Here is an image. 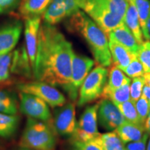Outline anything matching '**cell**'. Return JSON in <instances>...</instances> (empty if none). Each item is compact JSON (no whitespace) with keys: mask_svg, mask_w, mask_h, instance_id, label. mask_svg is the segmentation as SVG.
<instances>
[{"mask_svg":"<svg viewBox=\"0 0 150 150\" xmlns=\"http://www.w3.org/2000/svg\"><path fill=\"white\" fill-rule=\"evenodd\" d=\"M56 131L48 122L28 117L20 147L31 150H55Z\"/></svg>","mask_w":150,"mask_h":150,"instance_id":"obj_3","label":"cell"},{"mask_svg":"<svg viewBox=\"0 0 150 150\" xmlns=\"http://www.w3.org/2000/svg\"><path fill=\"white\" fill-rule=\"evenodd\" d=\"M142 77L144 79L145 86L150 87V72L144 73V74L142 75Z\"/></svg>","mask_w":150,"mask_h":150,"instance_id":"obj_37","label":"cell"},{"mask_svg":"<svg viewBox=\"0 0 150 150\" xmlns=\"http://www.w3.org/2000/svg\"><path fill=\"white\" fill-rule=\"evenodd\" d=\"M73 54L72 43L54 25L41 24L35 79L65 90L70 82Z\"/></svg>","mask_w":150,"mask_h":150,"instance_id":"obj_1","label":"cell"},{"mask_svg":"<svg viewBox=\"0 0 150 150\" xmlns=\"http://www.w3.org/2000/svg\"><path fill=\"white\" fill-rule=\"evenodd\" d=\"M137 57L143 66L145 72H150V41L146 40L139 45Z\"/></svg>","mask_w":150,"mask_h":150,"instance_id":"obj_30","label":"cell"},{"mask_svg":"<svg viewBox=\"0 0 150 150\" xmlns=\"http://www.w3.org/2000/svg\"><path fill=\"white\" fill-rule=\"evenodd\" d=\"M130 78L142 76L145 73L143 66L138 60V57L134 58L127 67L122 70Z\"/></svg>","mask_w":150,"mask_h":150,"instance_id":"obj_32","label":"cell"},{"mask_svg":"<svg viewBox=\"0 0 150 150\" xmlns=\"http://www.w3.org/2000/svg\"><path fill=\"white\" fill-rule=\"evenodd\" d=\"M108 76V69L100 65L89 72L79 91L78 106H83L101 97L107 83Z\"/></svg>","mask_w":150,"mask_h":150,"instance_id":"obj_5","label":"cell"},{"mask_svg":"<svg viewBox=\"0 0 150 150\" xmlns=\"http://www.w3.org/2000/svg\"><path fill=\"white\" fill-rule=\"evenodd\" d=\"M116 106L120 110V112L126 119V120L133 123L142 124L141 122H140L138 112L136 110L135 104L131 99L127 101V102L120 103V104L116 105Z\"/></svg>","mask_w":150,"mask_h":150,"instance_id":"obj_27","label":"cell"},{"mask_svg":"<svg viewBox=\"0 0 150 150\" xmlns=\"http://www.w3.org/2000/svg\"><path fill=\"white\" fill-rule=\"evenodd\" d=\"M147 29L148 35H149V40H150V14H149V18H148V20H147Z\"/></svg>","mask_w":150,"mask_h":150,"instance_id":"obj_39","label":"cell"},{"mask_svg":"<svg viewBox=\"0 0 150 150\" xmlns=\"http://www.w3.org/2000/svg\"><path fill=\"white\" fill-rule=\"evenodd\" d=\"M79 7L108 35L124 22V19L112 13L100 0H79Z\"/></svg>","mask_w":150,"mask_h":150,"instance_id":"obj_4","label":"cell"},{"mask_svg":"<svg viewBox=\"0 0 150 150\" xmlns=\"http://www.w3.org/2000/svg\"><path fill=\"white\" fill-rule=\"evenodd\" d=\"M80 10L79 0H52L43 14L45 23L55 25Z\"/></svg>","mask_w":150,"mask_h":150,"instance_id":"obj_10","label":"cell"},{"mask_svg":"<svg viewBox=\"0 0 150 150\" xmlns=\"http://www.w3.org/2000/svg\"><path fill=\"white\" fill-rule=\"evenodd\" d=\"M20 117L17 115L0 112V137L11 138L18 130Z\"/></svg>","mask_w":150,"mask_h":150,"instance_id":"obj_20","label":"cell"},{"mask_svg":"<svg viewBox=\"0 0 150 150\" xmlns=\"http://www.w3.org/2000/svg\"><path fill=\"white\" fill-rule=\"evenodd\" d=\"M99 104L88 106L76 123V128L72 136L75 141H88L98 136L97 112Z\"/></svg>","mask_w":150,"mask_h":150,"instance_id":"obj_8","label":"cell"},{"mask_svg":"<svg viewBox=\"0 0 150 150\" xmlns=\"http://www.w3.org/2000/svg\"><path fill=\"white\" fill-rule=\"evenodd\" d=\"M114 131L118 135L124 143L127 144L141 139L145 129V126L142 124L133 123L126 120Z\"/></svg>","mask_w":150,"mask_h":150,"instance_id":"obj_17","label":"cell"},{"mask_svg":"<svg viewBox=\"0 0 150 150\" xmlns=\"http://www.w3.org/2000/svg\"><path fill=\"white\" fill-rule=\"evenodd\" d=\"M135 6L139 16L140 26L144 38L149 40L148 35L147 23L150 14V1L149 0H128Z\"/></svg>","mask_w":150,"mask_h":150,"instance_id":"obj_23","label":"cell"},{"mask_svg":"<svg viewBox=\"0 0 150 150\" xmlns=\"http://www.w3.org/2000/svg\"><path fill=\"white\" fill-rule=\"evenodd\" d=\"M53 121L56 134L63 136H72L77 123L74 104L70 102L59 107L54 113Z\"/></svg>","mask_w":150,"mask_h":150,"instance_id":"obj_12","label":"cell"},{"mask_svg":"<svg viewBox=\"0 0 150 150\" xmlns=\"http://www.w3.org/2000/svg\"><path fill=\"white\" fill-rule=\"evenodd\" d=\"M108 38H111L117 41L127 50H129L131 53L137 56L139 44L137 42L136 38L133 34L131 30L127 27L125 22L120 24L117 28L112 30L111 32L108 34Z\"/></svg>","mask_w":150,"mask_h":150,"instance_id":"obj_15","label":"cell"},{"mask_svg":"<svg viewBox=\"0 0 150 150\" xmlns=\"http://www.w3.org/2000/svg\"><path fill=\"white\" fill-rule=\"evenodd\" d=\"M101 97L111 101L115 105L130 100V83H127L116 89L104 87Z\"/></svg>","mask_w":150,"mask_h":150,"instance_id":"obj_22","label":"cell"},{"mask_svg":"<svg viewBox=\"0 0 150 150\" xmlns=\"http://www.w3.org/2000/svg\"><path fill=\"white\" fill-rule=\"evenodd\" d=\"M146 150H150V138L149 140H148L147 144V148H146Z\"/></svg>","mask_w":150,"mask_h":150,"instance_id":"obj_40","label":"cell"},{"mask_svg":"<svg viewBox=\"0 0 150 150\" xmlns=\"http://www.w3.org/2000/svg\"><path fill=\"white\" fill-rule=\"evenodd\" d=\"M19 105L14 95L7 91H0V112L16 115Z\"/></svg>","mask_w":150,"mask_h":150,"instance_id":"obj_25","label":"cell"},{"mask_svg":"<svg viewBox=\"0 0 150 150\" xmlns=\"http://www.w3.org/2000/svg\"><path fill=\"white\" fill-rule=\"evenodd\" d=\"M71 150H105L101 134L88 141L72 140Z\"/></svg>","mask_w":150,"mask_h":150,"instance_id":"obj_28","label":"cell"},{"mask_svg":"<svg viewBox=\"0 0 150 150\" xmlns=\"http://www.w3.org/2000/svg\"><path fill=\"white\" fill-rule=\"evenodd\" d=\"M137 112L139 115L140 122L142 125H145L150 108V102L145 95L142 93L141 97L134 103Z\"/></svg>","mask_w":150,"mask_h":150,"instance_id":"obj_31","label":"cell"},{"mask_svg":"<svg viewBox=\"0 0 150 150\" xmlns=\"http://www.w3.org/2000/svg\"><path fill=\"white\" fill-rule=\"evenodd\" d=\"M18 88L22 93L31 94L39 97L53 108L60 107L66 104L64 95L55 86L46 82L37 81L21 83L18 86Z\"/></svg>","mask_w":150,"mask_h":150,"instance_id":"obj_6","label":"cell"},{"mask_svg":"<svg viewBox=\"0 0 150 150\" xmlns=\"http://www.w3.org/2000/svg\"><path fill=\"white\" fill-rule=\"evenodd\" d=\"M21 0H0V14L8 13L20 5Z\"/></svg>","mask_w":150,"mask_h":150,"instance_id":"obj_35","label":"cell"},{"mask_svg":"<svg viewBox=\"0 0 150 150\" xmlns=\"http://www.w3.org/2000/svg\"><path fill=\"white\" fill-rule=\"evenodd\" d=\"M148 137H149V134L145 133L142 136L141 139L135 142H129L125 146L126 150H146Z\"/></svg>","mask_w":150,"mask_h":150,"instance_id":"obj_34","label":"cell"},{"mask_svg":"<svg viewBox=\"0 0 150 150\" xmlns=\"http://www.w3.org/2000/svg\"><path fill=\"white\" fill-rule=\"evenodd\" d=\"M100 1L112 13L124 19L128 6L127 0H100Z\"/></svg>","mask_w":150,"mask_h":150,"instance_id":"obj_29","label":"cell"},{"mask_svg":"<svg viewBox=\"0 0 150 150\" xmlns=\"http://www.w3.org/2000/svg\"><path fill=\"white\" fill-rule=\"evenodd\" d=\"M97 120L101 126L108 131L115 130L126 121L117 106L111 101L105 99L99 103Z\"/></svg>","mask_w":150,"mask_h":150,"instance_id":"obj_13","label":"cell"},{"mask_svg":"<svg viewBox=\"0 0 150 150\" xmlns=\"http://www.w3.org/2000/svg\"><path fill=\"white\" fill-rule=\"evenodd\" d=\"M19 56V52H10L0 54V82L8 80L11 73L16 65Z\"/></svg>","mask_w":150,"mask_h":150,"instance_id":"obj_21","label":"cell"},{"mask_svg":"<svg viewBox=\"0 0 150 150\" xmlns=\"http://www.w3.org/2000/svg\"><path fill=\"white\" fill-rule=\"evenodd\" d=\"M127 83H131L130 78L124 74L121 69L112 65L108 73V83L105 87L109 89H116Z\"/></svg>","mask_w":150,"mask_h":150,"instance_id":"obj_24","label":"cell"},{"mask_svg":"<svg viewBox=\"0 0 150 150\" xmlns=\"http://www.w3.org/2000/svg\"><path fill=\"white\" fill-rule=\"evenodd\" d=\"M144 86L145 82L142 76L134 78L132 83L130 84V97L131 100L134 103L141 97Z\"/></svg>","mask_w":150,"mask_h":150,"instance_id":"obj_33","label":"cell"},{"mask_svg":"<svg viewBox=\"0 0 150 150\" xmlns=\"http://www.w3.org/2000/svg\"><path fill=\"white\" fill-rule=\"evenodd\" d=\"M95 63V62L93 59L86 56L79 55L74 52L72 56L70 82L65 89L72 101H75L77 99L81 86L91 71Z\"/></svg>","mask_w":150,"mask_h":150,"instance_id":"obj_7","label":"cell"},{"mask_svg":"<svg viewBox=\"0 0 150 150\" xmlns=\"http://www.w3.org/2000/svg\"><path fill=\"white\" fill-rule=\"evenodd\" d=\"M14 150H31V149H27V148H24V147H20L19 148H18V149H14Z\"/></svg>","mask_w":150,"mask_h":150,"instance_id":"obj_41","label":"cell"},{"mask_svg":"<svg viewBox=\"0 0 150 150\" xmlns=\"http://www.w3.org/2000/svg\"><path fill=\"white\" fill-rule=\"evenodd\" d=\"M105 150H126L125 144L115 131L101 134Z\"/></svg>","mask_w":150,"mask_h":150,"instance_id":"obj_26","label":"cell"},{"mask_svg":"<svg viewBox=\"0 0 150 150\" xmlns=\"http://www.w3.org/2000/svg\"><path fill=\"white\" fill-rule=\"evenodd\" d=\"M52 0H21L19 13L24 19L40 17L44 14Z\"/></svg>","mask_w":150,"mask_h":150,"instance_id":"obj_18","label":"cell"},{"mask_svg":"<svg viewBox=\"0 0 150 150\" xmlns=\"http://www.w3.org/2000/svg\"><path fill=\"white\" fill-rule=\"evenodd\" d=\"M22 31V24L20 21L6 24L0 27V54L8 53L19 42Z\"/></svg>","mask_w":150,"mask_h":150,"instance_id":"obj_14","label":"cell"},{"mask_svg":"<svg viewBox=\"0 0 150 150\" xmlns=\"http://www.w3.org/2000/svg\"><path fill=\"white\" fill-rule=\"evenodd\" d=\"M108 46L113 65L122 70L128 66L134 58L137 57L136 55L111 38H108Z\"/></svg>","mask_w":150,"mask_h":150,"instance_id":"obj_16","label":"cell"},{"mask_svg":"<svg viewBox=\"0 0 150 150\" xmlns=\"http://www.w3.org/2000/svg\"><path fill=\"white\" fill-rule=\"evenodd\" d=\"M19 107L28 117L45 122H49L52 119L50 106L42 99L31 94L20 92Z\"/></svg>","mask_w":150,"mask_h":150,"instance_id":"obj_9","label":"cell"},{"mask_svg":"<svg viewBox=\"0 0 150 150\" xmlns=\"http://www.w3.org/2000/svg\"><path fill=\"white\" fill-rule=\"evenodd\" d=\"M127 1H128V6L124 17V22L131 30L140 45L144 42V37L140 23L139 16L135 6L128 0Z\"/></svg>","mask_w":150,"mask_h":150,"instance_id":"obj_19","label":"cell"},{"mask_svg":"<svg viewBox=\"0 0 150 150\" xmlns=\"http://www.w3.org/2000/svg\"><path fill=\"white\" fill-rule=\"evenodd\" d=\"M142 93L145 94V96L147 97V99H149V101L150 102V87H149V86H144Z\"/></svg>","mask_w":150,"mask_h":150,"instance_id":"obj_38","label":"cell"},{"mask_svg":"<svg viewBox=\"0 0 150 150\" xmlns=\"http://www.w3.org/2000/svg\"><path fill=\"white\" fill-rule=\"evenodd\" d=\"M144 126H145V131H147V133L150 134V108H149V114H148V116L147 119H146V121L145 122V125H144Z\"/></svg>","mask_w":150,"mask_h":150,"instance_id":"obj_36","label":"cell"},{"mask_svg":"<svg viewBox=\"0 0 150 150\" xmlns=\"http://www.w3.org/2000/svg\"><path fill=\"white\" fill-rule=\"evenodd\" d=\"M40 17L25 19L24 23V40L25 51L27 52L29 65L33 74L36 65L38 49L39 31L41 25Z\"/></svg>","mask_w":150,"mask_h":150,"instance_id":"obj_11","label":"cell"},{"mask_svg":"<svg viewBox=\"0 0 150 150\" xmlns=\"http://www.w3.org/2000/svg\"><path fill=\"white\" fill-rule=\"evenodd\" d=\"M67 27L70 31L79 33L85 39L99 65L106 67L111 65L106 34L84 11L80 9L69 17Z\"/></svg>","mask_w":150,"mask_h":150,"instance_id":"obj_2","label":"cell"}]
</instances>
